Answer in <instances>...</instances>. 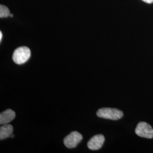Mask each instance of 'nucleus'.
Returning <instances> with one entry per match:
<instances>
[{
	"label": "nucleus",
	"instance_id": "f257e3e1",
	"mask_svg": "<svg viewBox=\"0 0 153 153\" xmlns=\"http://www.w3.org/2000/svg\"><path fill=\"white\" fill-rule=\"evenodd\" d=\"M97 115L100 118L117 120L123 117L124 114L119 109L112 108H102L97 111Z\"/></svg>",
	"mask_w": 153,
	"mask_h": 153
},
{
	"label": "nucleus",
	"instance_id": "f03ea898",
	"mask_svg": "<svg viewBox=\"0 0 153 153\" xmlns=\"http://www.w3.org/2000/svg\"><path fill=\"white\" fill-rule=\"evenodd\" d=\"M31 56V51L27 47H21L16 48L13 55V60L18 65L26 62Z\"/></svg>",
	"mask_w": 153,
	"mask_h": 153
},
{
	"label": "nucleus",
	"instance_id": "7ed1b4c3",
	"mask_svg": "<svg viewBox=\"0 0 153 153\" xmlns=\"http://www.w3.org/2000/svg\"><path fill=\"white\" fill-rule=\"evenodd\" d=\"M135 132L140 137L146 138H153V128L145 122H140L138 124Z\"/></svg>",
	"mask_w": 153,
	"mask_h": 153
},
{
	"label": "nucleus",
	"instance_id": "20e7f679",
	"mask_svg": "<svg viewBox=\"0 0 153 153\" xmlns=\"http://www.w3.org/2000/svg\"><path fill=\"white\" fill-rule=\"evenodd\" d=\"M83 139L82 134L78 131H72L64 140V145L66 148L73 149L76 148Z\"/></svg>",
	"mask_w": 153,
	"mask_h": 153
},
{
	"label": "nucleus",
	"instance_id": "39448f33",
	"mask_svg": "<svg viewBox=\"0 0 153 153\" xmlns=\"http://www.w3.org/2000/svg\"><path fill=\"white\" fill-rule=\"evenodd\" d=\"M105 141L104 136L97 134L92 137L88 142V147L91 150H98L102 147Z\"/></svg>",
	"mask_w": 153,
	"mask_h": 153
},
{
	"label": "nucleus",
	"instance_id": "423d86ee",
	"mask_svg": "<svg viewBox=\"0 0 153 153\" xmlns=\"http://www.w3.org/2000/svg\"><path fill=\"white\" fill-rule=\"evenodd\" d=\"M16 117V113L11 109H7L0 114V124L4 125L10 123Z\"/></svg>",
	"mask_w": 153,
	"mask_h": 153
},
{
	"label": "nucleus",
	"instance_id": "0eeeda50",
	"mask_svg": "<svg viewBox=\"0 0 153 153\" xmlns=\"http://www.w3.org/2000/svg\"><path fill=\"white\" fill-rule=\"evenodd\" d=\"M13 131V127L11 125L6 124L0 128V140H3L10 137Z\"/></svg>",
	"mask_w": 153,
	"mask_h": 153
},
{
	"label": "nucleus",
	"instance_id": "6e6552de",
	"mask_svg": "<svg viewBox=\"0 0 153 153\" xmlns=\"http://www.w3.org/2000/svg\"><path fill=\"white\" fill-rule=\"evenodd\" d=\"M10 11L5 6L0 5V18H6L10 16Z\"/></svg>",
	"mask_w": 153,
	"mask_h": 153
},
{
	"label": "nucleus",
	"instance_id": "1a4fd4ad",
	"mask_svg": "<svg viewBox=\"0 0 153 153\" xmlns=\"http://www.w3.org/2000/svg\"><path fill=\"white\" fill-rule=\"evenodd\" d=\"M142 1L145 2L146 3H148V4H152V3H153V0H142Z\"/></svg>",
	"mask_w": 153,
	"mask_h": 153
},
{
	"label": "nucleus",
	"instance_id": "9d476101",
	"mask_svg": "<svg viewBox=\"0 0 153 153\" xmlns=\"http://www.w3.org/2000/svg\"><path fill=\"white\" fill-rule=\"evenodd\" d=\"M2 33L1 31H0V41L1 42L2 40Z\"/></svg>",
	"mask_w": 153,
	"mask_h": 153
},
{
	"label": "nucleus",
	"instance_id": "9b49d317",
	"mask_svg": "<svg viewBox=\"0 0 153 153\" xmlns=\"http://www.w3.org/2000/svg\"><path fill=\"white\" fill-rule=\"evenodd\" d=\"M10 137H11V138H14V134H11Z\"/></svg>",
	"mask_w": 153,
	"mask_h": 153
},
{
	"label": "nucleus",
	"instance_id": "f8f14e48",
	"mask_svg": "<svg viewBox=\"0 0 153 153\" xmlns=\"http://www.w3.org/2000/svg\"><path fill=\"white\" fill-rule=\"evenodd\" d=\"M10 16H11V17H13V15L12 14H10Z\"/></svg>",
	"mask_w": 153,
	"mask_h": 153
}]
</instances>
